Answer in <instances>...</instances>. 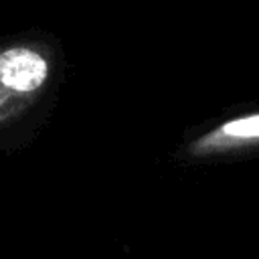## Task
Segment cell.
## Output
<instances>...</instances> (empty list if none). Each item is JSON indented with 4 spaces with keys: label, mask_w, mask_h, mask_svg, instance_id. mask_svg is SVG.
Masks as SVG:
<instances>
[{
    "label": "cell",
    "mask_w": 259,
    "mask_h": 259,
    "mask_svg": "<svg viewBox=\"0 0 259 259\" xmlns=\"http://www.w3.org/2000/svg\"><path fill=\"white\" fill-rule=\"evenodd\" d=\"M67 77L61 38L42 28L0 40V154L28 148L51 121Z\"/></svg>",
    "instance_id": "obj_1"
},
{
    "label": "cell",
    "mask_w": 259,
    "mask_h": 259,
    "mask_svg": "<svg viewBox=\"0 0 259 259\" xmlns=\"http://www.w3.org/2000/svg\"><path fill=\"white\" fill-rule=\"evenodd\" d=\"M176 166L259 160V101L241 103L184 130L170 152Z\"/></svg>",
    "instance_id": "obj_2"
}]
</instances>
